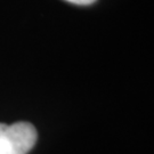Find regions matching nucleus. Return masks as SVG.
<instances>
[{
    "label": "nucleus",
    "instance_id": "nucleus-2",
    "mask_svg": "<svg viewBox=\"0 0 154 154\" xmlns=\"http://www.w3.org/2000/svg\"><path fill=\"white\" fill-rule=\"evenodd\" d=\"M67 2H71V4H75V5H90V4H93L95 2L96 0H65Z\"/></svg>",
    "mask_w": 154,
    "mask_h": 154
},
{
    "label": "nucleus",
    "instance_id": "nucleus-1",
    "mask_svg": "<svg viewBox=\"0 0 154 154\" xmlns=\"http://www.w3.org/2000/svg\"><path fill=\"white\" fill-rule=\"evenodd\" d=\"M37 138V129L30 122L0 123V154H28Z\"/></svg>",
    "mask_w": 154,
    "mask_h": 154
}]
</instances>
